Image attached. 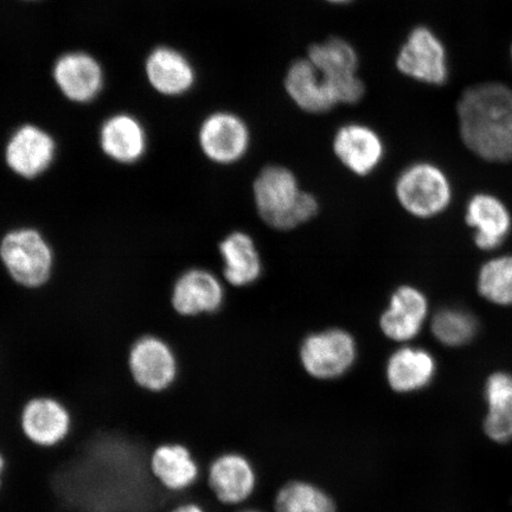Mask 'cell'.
I'll return each mask as SVG.
<instances>
[{
	"instance_id": "cell-1",
	"label": "cell",
	"mask_w": 512,
	"mask_h": 512,
	"mask_svg": "<svg viewBox=\"0 0 512 512\" xmlns=\"http://www.w3.org/2000/svg\"><path fill=\"white\" fill-rule=\"evenodd\" d=\"M464 144L488 162L512 160V89L499 82L467 88L457 106Z\"/></svg>"
},
{
	"instance_id": "cell-2",
	"label": "cell",
	"mask_w": 512,
	"mask_h": 512,
	"mask_svg": "<svg viewBox=\"0 0 512 512\" xmlns=\"http://www.w3.org/2000/svg\"><path fill=\"white\" fill-rule=\"evenodd\" d=\"M256 213L268 227L288 232L312 221L319 213L318 198L305 191L290 169L268 165L252 187Z\"/></svg>"
},
{
	"instance_id": "cell-3",
	"label": "cell",
	"mask_w": 512,
	"mask_h": 512,
	"mask_svg": "<svg viewBox=\"0 0 512 512\" xmlns=\"http://www.w3.org/2000/svg\"><path fill=\"white\" fill-rule=\"evenodd\" d=\"M358 343L350 331L328 328L304 337L298 349V360L312 380L334 382L351 373L358 362Z\"/></svg>"
},
{
	"instance_id": "cell-4",
	"label": "cell",
	"mask_w": 512,
	"mask_h": 512,
	"mask_svg": "<svg viewBox=\"0 0 512 512\" xmlns=\"http://www.w3.org/2000/svg\"><path fill=\"white\" fill-rule=\"evenodd\" d=\"M400 207L416 219H432L451 201L450 181L437 165L414 163L400 172L394 185Z\"/></svg>"
},
{
	"instance_id": "cell-5",
	"label": "cell",
	"mask_w": 512,
	"mask_h": 512,
	"mask_svg": "<svg viewBox=\"0 0 512 512\" xmlns=\"http://www.w3.org/2000/svg\"><path fill=\"white\" fill-rule=\"evenodd\" d=\"M0 259L18 285L37 288L48 283L53 271L54 254L36 229L11 230L0 242Z\"/></svg>"
},
{
	"instance_id": "cell-6",
	"label": "cell",
	"mask_w": 512,
	"mask_h": 512,
	"mask_svg": "<svg viewBox=\"0 0 512 512\" xmlns=\"http://www.w3.org/2000/svg\"><path fill=\"white\" fill-rule=\"evenodd\" d=\"M126 366L132 382L146 393L164 394L181 380V363L175 350L156 336L137 339L127 352Z\"/></svg>"
},
{
	"instance_id": "cell-7",
	"label": "cell",
	"mask_w": 512,
	"mask_h": 512,
	"mask_svg": "<svg viewBox=\"0 0 512 512\" xmlns=\"http://www.w3.org/2000/svg\"><path fill=\"white\" fill-rule=\"evenodd\" d=\"M19 431L28 443L40 450H56L74 432L75 419L66 402L54 395H35L19 412Z\"/></svg>"
},
{
	"instance_id": "cell-8",
	"label": "cell",
	"mask_w": 512,
	"mask_h": 512,
	"mask_svg": "<svg viewBox=\"0 0 512 512\" xmlns=\"http://www.w3.org/2000/svg\"><path fill=\"white\" fill-rule=\"evenodd\" d=\"M204 485L216 503L241 507L251 501L259 486V472L252 459L239 451H222L204 467Z\"/></svg>"
},
{
	"instance_id": "cell-9",
	"label": "cell",
	"mask_w": 512,
	"mask_h": 512,
	"mask_svg": "<svg viewBox=\"0 0 512 512\" xmlns=\"http://www.w3.org/2000/svg\"><path fill=\"white\" fill-rule=\"evenodd\" d=\"M328 85L336 104L352 105L363 98L364 83L357 76L358 56L342 38L313 44L307 57Z\"/></svg>"
},
{
	"instance_id": "cell-10",
	"label": "cell",
	"mask_w": 512,
	"mask_h": 512,
	"mask_svg": "<svg viewBox=\"0 0 512 512\" xmlns=\"http://www.w3.org/2000/svg\"><path fill=\"white\" fill-rule=\"evenodd\" d=\"M149 471L159 488L175 497L194 494L204 479V465L200 458L181 441H166L153 447Z\"/></svg>"
},
{
	"instance_id": "cell-11",
	"label": "cell",
	"mask_w": 512,
	"mask_h": 512,
	"mask_svg": "<svg viewBox=\"0 0 512 512\" xmlns=\"http://www.w3.org/2000/svg\"><path fill=\"white\" fill-rule=\"evenodd\" d=\"M396 66L402 74L427 85L441 86L448 79L444 43L426 27L415 28L403 44Z\"/></svg>"
},
{
	"instance_id": "cell-12",
	"label": "cell",
	"mask_w": 512,
	"mask_h": 512,
	"mask_svg": "<svg viewBox=\"0 0 512 512\" xmlns=\"http://www.w3.org/2000/svg\"><path fill=\"white\" fill-rule=\"evenodd\" d=\"M201 150L210 162L233 165L246 157L251 132L239 115L217 112L209 115L200 128Z\"/></svg>"
},
{
	"instance_id": "cell-13",
	"label": "cell",
	"mask_w": 512,
	"mask_h": 512,
	"mask_svg": "<svg viewBox=\"0 0 512 512\" xmlns=\"http://www.w3.org/2000/svg\"><path fill=\"white\" fill-rule=\"evenodd\" d=\"M428 317V300L419 288L401 285L390 294L379 319L382 335L389 341L407 344L419 336Z\"/></svg>"
},
{
	"instance_id": "cell-14",
	"label": "cell",
	"mask_w": 512,
	"mask_h": 512,
	"mask_svg": "<svg viewBox=\"0 0 512 512\" xmlns=\"http://www.w3.org/2000/svg\"><path fill=\"white\" fill-rule=\"evenodd\" d=\"M332 149L338 162L357 177L374 174L386 156V146L380 134L363 124H348L339 128Z\"/></svg>"
},
{
	"instance_id": "cell-15",
	"label": "cell",
	"mask_w": 512,
	"mask_h": 512,
	"mask_svg": "<svg viewBox=\"0 0 512 512\" xmlns=\"http://www.w3.org/2000/svg\"><path fill=\"white\" fill-rule=\"evenodd\" d=\"M55 153V140L48 132L35 125H24L6 145L5 162L17 176L34 179L50 168Z\"/></svg>"
},
{
	"instance_id": "cell-16",
	"label": "cell",
	"mask_w": 512,
	"mask_h": 512,
	"mask_svg": "<svg viewBox=\"0 0 512 512\" xmlns=\"http://www.w3.org/2000/svg\"><path fill=\"white\" fill-rule=\"evenodd\" d=\"M226 299L222 281L204 268H191L179 277L172 290L171 303L178 315L197 317L221 310Z\"/></svg>"
},
{
	"instance_id": "cell-17",
	"label": "cell",
	"mask_w": 512,
	"mask_h": 512,
	"mask_svg": "<svg viewBox=\"0 0 512 512\" xmlns=\"http://www.w3.org/2000/svg\"><path fill=\"white\" fill-rule=\"evenodd\" d=\"M437 374V362L430 351L403 344L387 358L384 380L393 393L409 395L426 389Z\"/></svg>"
},
{
	"instance_id": "cell-18",
	"label": "cell",
	"mask_w": 512,
	"mask_h": 512,
	"mask_svg": "<svg viewBox=\"0 0 512 512\" xmlns=\"http://www.w3.org/2000/svg\"><path fill=\"white\" fill-rule=\"evenodd\" d=\"M54 79L66 98L80 104L95 99L104 85L100 64L85 53L61 56L54 67Z\"/></svg>"
},
{
	"instance_id": "cell-19",
	"label": "cell",
	"mask_w": 512,
	"mask_h": 512,
	"mask_svg": "<svg viewBox=\"0 0 512 512\" xmlns=\"http://www.w3.org/2000/svg\"><path fill=\"white\" fill-rule=\"evenodd\" d=\"M223 278L234 287L258 283L264 273L261 254L255 240L243 230L229 233L219 245Z\"/></svg>"
},
{
	"instance_id": "cell-20",
	"label": "cell",
	"mask_w": 512,
	"mask_h": 512,
	"mask_svg": "<svg viewBox=\"0 0 512 512\" xmlns=\"http://www.w3.org/2000/svg\"><path fill=\"white\" fill-rule=\"evenodd\" d=\"M285 87L294 104L307 113H325L337 106L323 76L309 59L292 64L286 75Z\"/></svg>"
},
{
	"instance_id": "cell-21",
	"label": "cell",
	"mask_w": 512,
	"mask_h": 512,
	"mask_svg": "<svg viewBox=\"0 0 512 512\" xmlns=\"http://www.w3.org/2000/svg\"><path fill=\"white\" fill-rule=\"evenodd\" d=\"M146 75L151 86L164 95H182L194 86V67L181 53L171 48H157L146 61Z\"/></svg>"
},
{
	"instance_id": "cell-22",
	"label": "cell",
	"mask_w": 512,
	"mask_h": 512,
	"mask_svg": "<svg viewBox=\"0 0 512 512\" xmlns=\"http://www.w3.org/2000/svg\"><path fill=\"white\" fill-rule=\"evenodd\" d=\"M100 145L105 155L121 164H133L143 157L146 134L142 124L128 114H118L102 125Z\"/></svg>"
},
{
	"instance_id": "cell-23",
	"label": "cell",
	"mask_w": 512,
	"mask_h": 512,
	"mask_svg": "<svg viewBox=\"0 0 512 512\" xmlns=\"http://www.w3.org/2000/svg\"><path fill=\"white\" fill-rule=\"evenodd\" d=\"M467 223L476 229L475 240L479 248L491 251L507 238L510 228V214L504 204L490 195H477L467 206Z\"/></svg>"
},
{
	"instance_id": "cell-24",
	"label": "cell",
	"mask_w": 512,
	"mask_h": 512,
	"mask_svg": "<svg viewBox=\"0 0 512 512\" xmlns=\"http://www.w3.org/2000/svg\"><path fill=\"white\" fill-rule=\"evenodd\" d=\"M273 512H338L334 496L306 479H292L275 492Z\"/></svg>"
},
{
	"instance_id": "cell-25",
	"label": "cell",
	"mask_w": 512,
	"mask_h": 512,
	"mask_svg": "<svg viewBox=\"0 0 512 512\" xmlns=\"http://www.w3.org/2000/svg\"><path fill=\"white\" fill-rule=\"evenodd\" d=\"M489 412L484 422L485 433L497 443L512 439V376L496 373L485 386Z\"/></svg>"
},
{
	"instance_id": "cell-26",
	"label": "cell",
	"mask_w": 512,
	"mask_h": 512,
	"mask_svg": "<svg viewBox=\"0 0 512 512\" xmlns=\"http://www.w3.org/2000/svg\"><path fill=\"white\" fill-rule=\"evenodd\" d=\"M432 334L447 347H462L478 332V322L471 312L447 307L435 313L431 322Z\"/></svg>"
},
{
	"instance_id": "cell-27",
	"label": "cell",
	"mask_w": 512,
	"mask_h": 512,
	"mask_svg": "<svg viewBox=\"0 0 512 512\" xmlns=\"http://www.w3.org/2000/svg\"><path fill=\"white\" fill-rule=\"evenodd\" d=\"M478 290L489 302L512 305V256H502L482 267Z\"/></svg>"
},
{
	"instance_id": "cell-28",
	"label": "cell",
	"mask_w": 512,
	"mask_h": 512,
	"mask_svg": "<svg viewBox=\"0 0 512 512\" xmlns=\"http://www.w3.org/2000/svg\"><path fill=\"white\" fill-rule=\"evenodd\" d=\"M166 512H210L206 503L196 497H182Z\"/></svg>"
},
{
	"instance_id": "cell-29",
	"label": "cell",
	"mask_w": 512,
	"mask_h": 512,
	"mask_svg": "<svg viewBox=\"0 0 512 512\" xmlns=\"http://www.w3.org/2000/svg\"><path fill=\"white\" fill-rule=\"evenodd\" d=\"M6 471H8V458H6L5 453L0 450V491H2L4 486Z\"/></svg>"
},
{
	"instance_id": "cell-30",
	"label": "cell",
	"mask_w": 512,
	"mask_h": 512,
	"mask_svg": "<svg viewBox=\"0 0 512 512\" xmlns=\"http://www.w3.org/2000/svg\"><path fill=\"white\" fill-rule=\"evenodd\" d=\"M326 2H330L332 4H345L350 3L351 0H326Z\"/></svg>"
},
{
	"instance_id": "cell-31",
	"label": "cell",
	"mask_w": 512,
	"mask_h": 512,
	"mask_svg": "<svg viewBox=\"0 0 512 512\" xmlns=\"http://www.w3.org/2000/svg\"><path fill=\"white\" fill-rule=\"evenodd\" d=\"M238 512H266V511L261 510V509H256V508H245V509H241Z\"/></svg>"
},
{
	"instance_id": "cell-32",
	"label": "cell",
	"mask_w": 512,
	"mask_h": 512,
	"mask_svg": "<svg viewBox=\"0 0 512 512\" xmlns=\"http://www.w3.org/2000/svg\"><path fill=\"white\" fill-rule=\"evenodd\" d=\"M511 59H512V48H511Z\"/></svg>"
}]
</instances>
